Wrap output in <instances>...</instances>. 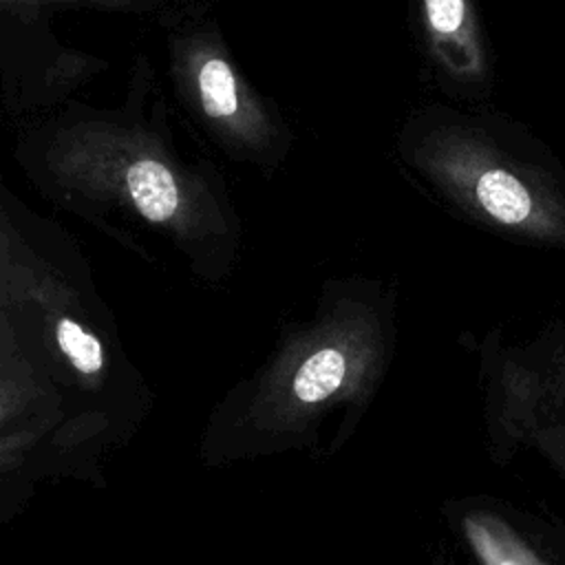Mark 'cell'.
Here are the masks:
<instances>
[{"label":"cell","instance_id":"1","mask_svg":"<svg viewBox=\"0 0 565 565\" xmlns=\"http://www.w3.org/2000/svg\"><path fill=\"white\" fill-rule=\"evenodd\" d=\"M399 285L377 276L320 282L311 311L280 327L258 364L227 397L216 457L329 455L344 448L380 395L397 353Z\"/></svg>","mask_w":565,"mask_h":565},{"label":"cell","instance_id":"2","mask_svg":"<svg viewBox=\"0 0 565 565\" xmlns=\"http://www.w3.org/2000/svg\"><path fill=\"white\" fill-rule=\"evenodd\" d=\"M488 459L536 461L565 492V318L525 335L494 327L468 335Z\"/></svg>","mask_w":565,"mask_h":565},{"label":"cell","instance_id":"3","mask_svg":"<svg viewBox=\"0 0 565 565\" xmlns=\"http://www.w3.org/2000/svg\"><path fill=\"white\" fill-rule=\"evenodd\" d=\"M411 163L466 218L505 238L565 249V188L466 128L433 130Z\"/></svg>","mask_w":565,"mask_h":565},{"label":"cell","instance_id":"4","mask_svg":"<svg viewBox=\"0 0 565 565\" xmlns=\"http://www.w3.org/2000/svg\"><path fill=\"white\" fill-rule=\"evenodd\" d=\"M433 565H565V521L547 508L488 492L439 505Z\"/></svg>","mask_w":565,"mask_h":565},{"label":"cell","instance_id":"5","mask_svg":"<svg viewBox=\"0 0 565 565\" xmlns=\"http://www.w3.org/2000/svg\"><path fill=\"white\" fill-rule=\"evenodd\" d=\"M428 49L439 66L459 79L486 71L481 31L470 0H419Z\"/></svg>","mask_w":565,"mask_h":565},{"label":"cell","instance_id":"6","mask_svg":"<svg viewBox=\"0 0 565 565\" xmlns=\"http://www.w3.org/2000/svg\"><path fill=\"white\" fill-rule=\"evenodd\" d=\"M196 90L203 113L227 126L236 137L256 143L267 132L263 110L252 102L232 68L221 55H205L196 68Z\"/></svg>","mask_w":565,"mask_h":565},{"label":"cell","instance_id":"7","mask_svg":"<svg viewBox=\"0 0 565 565\" xmlns=\"http://www.w3.org/2000/svg\"><path fill=\"white\" fill-rule=\"evenodd\" d=\"M126 185L137 212L152 223H166L181 210L179 185L157 159L135 161L126 172Z\"/></svg>","mask_w":565,"mask_h":565},{"label":"cell","instance_id":"8","mask_svg":"<svg viewBox=\"0 0 565 565\" xmlns=\"http://www.w3.org/2000/svg\"><path fill=\"white\" fill-rule=\"evenodd\" d=\"M57 340H60L62 351L68 355V360L73 362L75 369H79L86 375L99 373V369L104 364L102 347L90 333H84L79 329V324L62 320L57 327Z\"/></svg>","mask_w":565,"mask_h":565}]
</instances>
